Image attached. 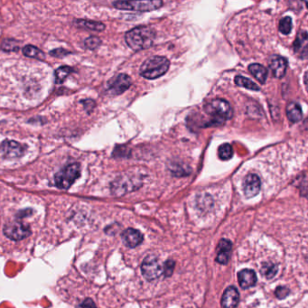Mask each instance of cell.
Wrapping results in <instances>:
<instances>
[{"instance_id": "obj_3", "label": "cell", "mask_w": 308, "mask_h": 308, "mask_svg": "<svg viewBox=\"0 0 308 308\" xmlns=\"http://www.w3.org/2000/svg\"><path fill=\"white\" fill-rule=\"evenodd\" d=\"M205 112L213 117V124H222L227 119L232 118L233 110L230 103L222 99H215L209 101L204 106Z\"/></svg>"}, {"instance_id": "obj_1", "label": "cell", "mask_w": 308, "mask_h": 308, "mask_svg": "<svg viewBox=\"0 0 308 308\" xmlns=\"http://www.w3.org/2000/svg\"><path fill=\"white\" fill-rule=\"evenodd\" d=\"M156 34L152 28L138 27L126 34V42L132 50L140 51L149 48L153 45Z\"/></svg>"}, {"instance_id": "obj_5", "label": "cell", "mask_w": 308, "mask_h": 308, "mask_svg": "<svg viewBox=\"0 0 308 308\" xmlns=\"http://www.w3.org/2000/svg\"><path fill=\"white\" fill-rule=\"evenodd\" d=\"M141 186L142 182L139 178L132 176H122L117 178L111 184V191L114 195L121 196L138 189Z\"/></svg>"}, {"instance_id": "obj_24", "label": "cell", "mask_w": 308, "mask_h": 308, "mask_svg": "<svg viewBox=\"0 0 308 308\" xmlns=\"http://www.w3.org/2000/svg\"><path fill=\"white\" fill-rule=\"evenodd\" d=\"M73 69L70 66H62L55 71V81L57 83H62L64 80L73 73Z\"/></svg>"}, {"instance_id": "obj_13", "label": "cell", "mask_w": 308, "mask_h": 308, "mask_svg": "<svg viewBox=\"0 0 308 308\" xmlns=\"http://www.w3.org/2000/svg\"><path fill=\"white\" fill-rule=\"evenodd\" d=\"M123 242L128 248L134 249L137 246L142 243L143 241V235L140 231L135 230L133 228H128L127 230L123 231L122 235Z\"/></svg>"}, {"instance_id": "obj_4", "label": "cell", "mask_w": 308, "mask_h": 308, "mask_svg": "<svg viewBox=\"0 0 308 308\" xmlns=\"http://www.w3.org/2000/svg\"><path fill=\"white\" fill-rule=\"evenodd\" d=\"M81 176V167L78 163L71 164L63 168L55 177V186L67 190Z\"/></svg>"}, {"instance_id": "obj_11", "label": "cell", "mask_w": 308, "mask_h": 308, "mask_svg": "<svg viewBox=\"0 0 308 308\" xmlns=\"http://www.w3.org/2000/svg\"><path fill=\"white\" fill-rule=\"evenodd\" d=\"M261 187L259 177L255 174H249L245 178L243 190L247 198H251L258 195Z\"/></svg>"}, {"instance_id": "obj_21", "label": "cell", "mask_w": 308, "mask_h": 308, "mask_svg": "<svg viewBox=\"0 0 308 308\" xmlns=\"http://www.w3.org/2000/svg\"><path fill=\"white\" fill-rule=\"evenodd\" d=\"M277 270H278V267L276 264L272 262H265L261 267L260 273L267 279H271L276 276Z\"/></svg>"}, {"instance_id": "obj_20", "label": "cell", "mask_w": 308, "mask_h": 308, "mask_svg": "<svg viewBox=\"0 0 308 308\" xmlns=\"http://www.w3.org/2000/svg\"><path fill=\"white\" fill-rule=\"evenodd\" d=\"M75 24L79 28H86L92 31H103L105 29L104 24L91 20H76Z\"/></svg>"}, {"instance_id": "obj_17", "label": "cell", "mask_w": 308, "mask_h": 308, "mask_svg": "<svg viewBox=\"0 0 308 308\" xmlns=\"http://www.w3.org/2000/svg\"><path fill=\"white\" fill-rule=\"evenodd\" d=\"M307 44L306 31L299 33L295 41L293 44V48L295 55H298L302 59H305L307 57Z\"/></svg>"}, {"instance_id": "obj_12", "label": "cell", "mask_w": 308, "mask_h": 308, "mask_svg": "<svg viewBox=\"0 0 308 308\" xmlns=\"http://www.w3.org/2000/svg\"><path fill=\"white\" fill-rule=\"evenodd\" d=\"M268 66L272 72L273 76L277 79L285 76L286 68H287V61L281 57L279 55H272L268 61Z\"/></svg>"}, {"instance_id": "obj_15", "label": "cell", "mask_w": 308, "mask_h": 308, "mask_svg": "<svg viewBox=\"0 0 308 308\" xmlns=\"http://www.w3.org/2000/svg\"><path fill=\"white\" fill-rule=\"evenodd\" d=\"M238 280L240 286L243 289H247L256 285L258 278L254 270L245 268L238 273Z\"/></svg>"}, {"instance_id": "obj_10", "label": "cell", "mask_w": 308, "mask_h": 308, "mask_svg": "<svg viewBox=\"0 0 308 308\" xmlns=\"http://www.w3.org/2000/svg\"><path fill=\"white\" fill-rule=\"evenodd\" d=\"M0 149L8 159H18L22 157L25 152L23 145L14 140L4 141L0 145Z\"/></svg>"}, {"instance_id": "obj_6", "label": "cell", "mask_w": 308, "mask_h": 308, "mask_svg": "<svg viewBox=\"0 0 308 308\" xmlns=\"http://www.w3.org/2000/svg\"><path fill=\"white\" fill-rule=\"evenodd\" d=\"M113 6L118 10L145 12V11L158 10L163 6V2L160 1V0H153V1H117V2H114Z\"/></svg>"}, {"instance_id": "obj_28", "label": "cell", "mask_w": 308, "mask_h": 308, "mask_svg": "<svg viewBox=\"0 0 308 308\" xmlns=\"http://www.w3.org/2000/svg\"><path fill=\"white\" fill-rule=\"evenodd\" d=\"M101 41H100L99 37H91L85 39L84 41V46L90 50H94L96 48H98L100 46Z\"/></svg>"}, {"instance_id": "obj_8", "label": "cell", "mask_w": 308, "mask_h": 308, "mask_svg": "<svg viewBox=\"0 0 308 308\" xmlns=\"http://www.w3.org/2000/svg\"><path fill=\"white\" fill-rule=\"evenodd\" d=\"M4 233L10 240H22L31 234L30 227L22 222H13L6 224L4 227Z\"/></svg>"}, {"instance_id": "obj_7", "label": "cell", "mask_w": 308, "mask_h": 308, "mask_svg": "<svg viewBox=\"0 0 308 308\" xmlns=\"http://www.w3.org/2000/svg\"><path fill=\"white\" fill-rule=\"evenodd\" d=\"M141 271L146 280H156L162 275L163 267L159 262V258L155 256H148L142 262Z\"/></svg>"}, {"instance_id": "obj_30", "label": "cell", "mask_w": 308, "mask_h": 308, "mask_svg": "<svg viewBox=\"0 0 308 308\" xmlns=\"http://www.w3.org/2000/svg\"><path fill=\"white\" fill-rule=\"evenodd\" d=\"M289 288H287L286 286H278L276 287V291H275L276 297L280 300L285 299L289 294Z\"/></svg>"}, {"instance_id": "obj_18", "label": "cell", "mask_w": 308, "mask_h": 308, "mask_svg": "<svg viewBox=\"0 0 308 308\" xmlns=\"http://www.w3.org/2000/svg\"><path fill=\"white\" fill-rule=\"evenodd\" d=\"M286 116L291 122H298L303 118L301 107L295 102H291L286 107Z\"/></svg>"}, {"instance_id": "obj_14", "label": "cell", "mask_w": 308, "mask_h": 308, "mask_svg": "<svg viewBox=\"0 0 308 308\" xmlns=\"http://www.w3.org/2000/svg\"><path fill=\"white\" fill-rule=\"evenodd\" d=\"M240 300V294L235 286L227 287L222 294V308H236Z\"/></svg>"}, {"instance_id": "obj_19", "label": "cell", "mask_w": 308, "mask_h": 308, "mask_svg": "<svg viewBox=\"0 0 308 308\" xmlns=\"http://www.w3.org/2000/svg\"><path fill=\"white\" fill-rule=\"evenodd\" d=\"M249 71L260 83L263 84L267 81V70L261 64H252L249 65Z\"/></svg>"}, {"instance_id": "obj_32", "label": "cell", "mask_w": 308, "mask_h": 308, "mask_svg": "<svg viewBox=\"0 0 308 308\" xmlns=\"http://www.w3.org/2000/svg\"><path fill=\"white\" fill-rule=\"evenodd\" d=\"M71 53L67 50H64L63 48H58L55 50L51 51L50 55L55 56V57H64L65 55H70Z\"/></svg>"}, {"instance_id": "obj_26", "label": "cell", "mask_w": 308, "mask_h": 308, "mask_svg": "<svg viewBox=\"0 0 308 308\" xmlns=\"http://www.w3.org/2000/svg\"><path fill=\"white\" fill-rule=\"evenodd\" d=\"M1 49L5 52H18L19 50V42L15 39H6L1 44Z\"/></svg>"}, {"instance_id": "obj_23", "label": "cell", "mask_w": 308, "mask_h": 308, "mask_svg": "<svg viewBox=\"0 0 308 308\" xmlns=\"http://www.w3.org/2000/svg\"><path fill=\"white\" fill-rule=\"evenodd\" d=\"M235 83L239 86L244 87L246 89H249L251 91H259V87L255 82H252L248 78L243 77L240 75L235 77Z\"/></svg>"}, {"instance_id": "obj_16", "label": "cell", "mask_w": 308, "mask_h": 308, "mask_svg": "<svg viewBox=\"0 0 308 308\" xmlns=\"http://www.w3.org/2000/svg\"><path fill=\"white\" fill-rule=\"evenodd\" d=\"M232 244L231 241L227 239H222L220 240L217 247V258L216 261L222 265H226L231 255Z\"/></svg>"}, {"instance_id": "obj_22", "label": "cell", "mask_w": 308, "mask_h": 308, "mask_svg": "<svg viewBox=\"0 0 308 308\" xmlns=\"http://www.w3.org/2000/svg\"><path fill=\"white\" fill-rule=\"evenodd\" d=\"M23 54L26 56L30 57V58H37V59L40 60L45 59V55L43 54V52L40 49H38L36 46H30V45L24 47Z\"/></svg>"}, {"instance_id": "obj_27", "label": "cell", "mask_w": 308, "mask_h": 308, "mask_svg": "<svg viewBox=\"0 0 308 308\" xmlns=\"http://www.w3.org/2000/svg\"><path fill=\"white\" fill-rule=\"evenodd\" d=\"M292 19L289 17H285L284 19H282L279 22V31L283 35H288L292 30Z\"/></svg>"}, {"instance_id": "obj_9", "label": "cell", "mask_w": 308, "mask_h": 308, "mask_svg": "<svg viewBox=\"0 0 308 308\" xmlns=\"http://www.w3.org/2000/svg\"><path fill=\"white\" fill-rule=\"evenodd\" d=\"M131 78L127 74L121 73L118 74L117 77L109 82L108 87V91L111 95H119L122 94L124 91H127V89L131 85Z\"/></svg>"}, {"instance_id": "obj_29", "label": "cell", "mask_w": 308, "mask_h": 308, "mask_svg": "<svg viewBox=\"0 0 308 308\" xmlns=\"http://www.w3.org/2000/svg\"><path fill=\"white\" fill-rule=\"evenodd\" d=\"M175 266H176V262L172 259H168L165 262L163 267V273L165 276L168 277V276H172Z\"/></svg>"}, {"instance_id": "obj_33", "label": "cell", "mask_w": 308, "mask_h": 308, "mask_svg": "<svg viewBox=\"0 0 308 308\" xmlns=\"http://www.w3.org/2000/svg\"><path fill=\"white\" fill-rule=\"evenodd\" d=\"M83 106H84V109H86L87 111L90 113L91 110L93 109V108L95 107V102L94 100H84L81 101Z\"/></svg>"}, {"instance_id": "obj_2", "label": "cell", "mask_w": 308, "mask_h": 308, "mask_svg": "<svg viewBox=\"0 0 308 308\" xmlns=\"http://www.w3.org/2000/svg\"><path fill=\"white\" fill-rule=\"evenodd\" d=\"M170 62L164 56H152L145 60L140 67L141 76L155 80L163 76L168 72Z\"/></svg>"}, {"instance_id": "obj_31", "label": "cell", "mask_w": 308, "mask_h": 308, "mask_svg": "<svg viewBox=\"0 0 308 308\" xmlns=\"http://www.w3.org/2000/svg\"><path fill=\"white\" fill-rule=\"evenodd\" d=\"M172 172L174 173V175H176L177 177H182V176H186V175H189V173L191 172V170H186L184 168V167H182L181 165H177V166H172Z\"/></svg>"}, {"instance_id": "obj_34", "label": "cell", "mask_w": 308, "mask_h": 308, "mask_svg": "<svg viewBox=\"0 0 308 308\" xmlns=\"http://www.w3.org/2000/svg\"><path fill=\"white\" fill-rule=\"evenodd\" d=\"M77 308H97L96 304L91 298L85 299L82 303L78 305Z\"/></svg>"}, {"instance_id": "obj_25", "label": "cell", "mask_w": 308, "mask_h": 308, "mask_svg": "<svg viewBox=\"0 0 308 308\" xmlns=\"http://www.w3.org/2000/svg\"><path fill=\"white\" fill-rule=\"evenodd\" d=\"M218 155H219V158L222 160H228V159H231L232 158L233 149H232V147L230 144L225 143L219 147Z\"/></svg>"}]
</instances>
